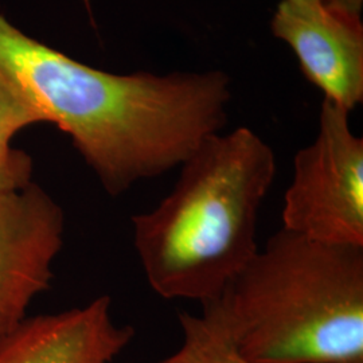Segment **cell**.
I'll list each match as a JSON object with an SVG mask.
<instances>
[{"mask_svg":"<svg viewBox=\"0 0 363 363\" xmlns=\"http://www.w3.org/2000/svg\"><path fill=\"white\" fill-rule=\"evenodd\" d=\"M0 67L69 138L111 196L162 177L228 123L222 70L116 74L39 42L0 13Z\"/></svg>","mask_w":363,"mask_h":363,"instance_id":"cell-1","label":"cell"},{"mask_svg":"<svg viewBox=\"0 0 363 363\" xmlns=\"http://www.w3.org/2000/svg\"><path fill=\"white\" fill-rule=\"evenodd\" d=\"M201 306L199 315L179 312L181 346L156 363H252L234 345L220 298Z\"/></svg>","mask_w":363,"mask_h":363,"instance_id":"cell-8","label":"cell"},{"mask_svg":"<svg viewBox=\"0 0 363 363\" xmlns=\"http://www.w3.org/2000/svg\"><path fill=\"white\" fill-rule=\"evenodd\" d=\"M330 7H334L343 13H352L361 16L363 0H325Z\"/></svg>","mask_w":363,"mask_h":363,"instance_id":"cell-11","label":"cell"},{"mask_svg":"<svg viewBox=\"0 0 363 363\" xmlns=\"http://www.w3.org/2000/svg\"><path fill=\"white\" fill-rule=\"evenodd\" d=\"M274 38L295 52L303 74L325 99L351 112L363 101L361 16L325 0H281L271 18Z\"/></svg>","mask_w":363,"mask_h":363,"instance_id":"cell-6","label":"cell"},{"mask_svg":"<svg viewBox=\"0 0 363 363\" xmlns=\"http://www.w3.org/2000/svg\"><path fill=\"white\" fill-rule=\"evenodd\" d=\"M40 123L46 117L34 97L0 67V156L13 148L18 132Z\"/></svg>","mask_w":363,"mask_h":363,"instance_id":"cell-9","label":"cell"},{"mask_svg":"<svg viewBox=\"0 0 363 363\" xmlns=\"http://www.w3.org/2000/svg\"><path fill=\"white\" fill-rule=\"evenodd\" d=\"M34 162L23 150L10 148L0 156V194L23 189L33 182Z\"/></svg>","mask_w":363,"mask_h":363,"instance_id":"cell-10","label":"cell"},{"mask_svg":"<svg viewBox=\"0 0 363 363\" xmlns=\"http://www.w3.org/2000/svg\"><path fill=\"white\" fill-rule=\"evenodd\" d=\"M281 229L334 245L363 247V139L350 112L323 99L313 142L298 150Z\"/></svg>","mask_w":363,"mask_h":363,"instance_id":"cell-4","label":"cell"},{"mask_svg":"<svg viewBox=\"0 0 363 363\" xmlns=\"http://www.w3.org/2000/svg\"><path fill=\"white\" fill-rule=\"evenodd\" d=\"M133 337V327L115 322L105 295L84 307L26 318L0 339V363H112Z\"/></svg>","mask_w":363,"mask_h":363,"instance_id":"cell-7","label":"cell"},{"mask_svg":"<svg viewBox=\"0 0 363 363\" xmlns=\"http://www.w3.org/2000/svg\"><path fill=\"white\" fill-rule=\"evenodd\" d=\"M64 233V210L37 183L0 194V339L49 289Z\"/></svg>","mask_w":363,"mask_h":363,"instance_id":"cell-5","label":"cell"},{"mask_svg":"<svg viewBox=\"0 0 363 363\" xmlns=\"http://www.w3.org/2000/svg\"><path fill=\"white\" fill-rule=\"evenodd\" d=\"M179 169L159 205L132 217L133 247L156 295L205 304L225 294L259 249L276 156L255 130L238 127L211 135Z\"/></svg>","mask_w":363,"mask_h":363,"instance_id":"cell-2","label":"cell"},{"mask_svg":"<svg viewBox=\"0 0 363 363\" xmlns=\"http://www.w3.org/2000/svg\"><path fill=\"white\" fill-rule=\"evenodd\" d=\"M220 303L252 363H363V247L280 229Z\"/></svg>","mask_w":363,"mask_h":363,"instance_id":"cell-3","label":"cell"}]
</instances>
